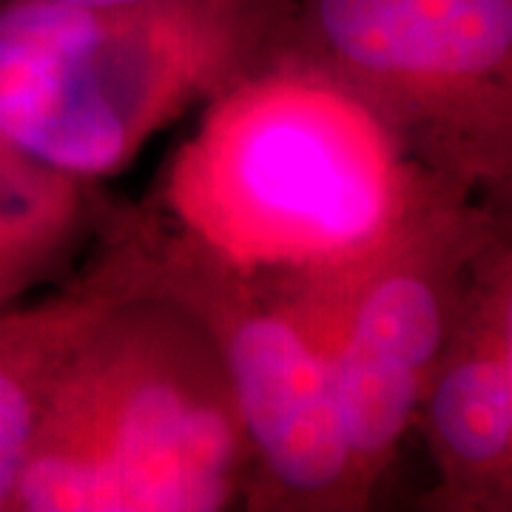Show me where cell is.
Returning <instances> with one entry per match:
<instances>
[{"instance_id":"obj_5","label":"cell","mask_w":512,"mask_h":512,"mask_svg":"<svg viewBox=\"0 0 512 512\" xmlns=\"http://www.w3.org/2000/svg\"><path fill=\"white\" fill-rule=\"evenodd\" d=\"M148 288L208 330L231 384L256 512H356L362 493L333 390L325 342L285 293L239 274L140 211Z\"/></svg>"},{"instance_id":"obj_4","label":"cell","mask_w":512,"mask_h":512,"mask_svg":"<svg viewBox=\"0 0 512 512\" xmlns=\"http://www.w3.org/2000/svg\"><path fill=\"white\" fill-rule=\"evenodd\" d=\"M268 57L365 100L447 188L510 205L512 0H282Z\"/></svg>"},{"instance_id":"obj_2","label":"cell","mask_w":512,"mask_h":512,"mask_svg":"<svg viewBox=\"0 0 512 512\" xmlns=\"http://www.w3.org/2000/svg\"><path fill=\"white\" fill-rule=\"evenodd\" d=\"M251 456L208 330L143 288L74 350L6 512H220Z\"/></svg>"},{"instance_id":"obj_10","label":"cell","mask_w":512,"mask_h":512,"mask_svg":"<svg viewBox=\"0 0 512 512\" xmlns=\"http://www.w3.org/2000/svg\"><path fill=\"white\" fill-rule=\"evenodd\" d=\"M52 3H72V6H97V9H134V6H248V9H268L279 15L282 0H52Z\"/></svg>"},{"instance_id":"obj_3","label":"cell","mask_w":512,"mask_h":512,"mask_svg":"<svg viewBox=\"0 0 512 512\" xmlns=\"http://www.w3.org/2000/svg\"><path fill=\"white\" fill-rule=\"evenodd\" d=\"M276 12L0 0V143L97 183L271 55Z\"/></svg>"},{"instance_id":"obj_7","label":"cell","mask_w":512,"mask_h":512,"mask_svg":"<svg viewBox=\"0 0 512 512\" xmlns=\"http://www.w3.org/2000/svg\"><path fill=\"white\" fill-rule=\"evenodd\" d=\"M413 427L427 441L439 476L421 498V510H512L510 222L476 256Z\"/></svg>"},{"instance_id":"obj_1","label":"cell","mask_w":512,"mask_h":512,"mask_svg":"<svg viewBox=\"0 0 512 512\" xmlns=\"http://www.w3.org/2000/svg\"><path fill=\"white\" fill-rule=\"evenodd\" d=\"M205 103L148 211L302 311L330 305L407 222L458 194L311 66L268 57Z\"/></svg>"},{"instance_id":"obj_9","label":"cell","mask_w":512,"mask_h":512,"mask_svg":"<svg viewBox=\"0 0 512 512\" xmlns=\"http://www.w3.org/2000/svg\"><path fill=\"white\" fill-rule=\"evenodd\" d=\"M89 191L0 143V308L63 265L92 214Z\"/></svg>"},{"instance_id":"obj_6","label":"cell","mask_w":512,"mask_h":512,"mask_svg":"<svg viewBox=\"0 0 512 512\" xmlns=\"http://www.w3.org/2000/svg\"><path fill=\"white\" fill-rule=\"evenodd\" d=\"M507 222V205L441 197L330 305L319 311L296 305L328 348L339 416L367 501L416 421L476 256Z\"/></svg>"},{"instance_id":"obj_8","label":"cell","mask_w":512,"mask_h":512,"mask_svg":"<svg viewBox=\"0 0 512 512\" xmlns=\"http://www.w3.org/2000/svg\"><path fill=\"white\" fill-rule=\"evenodd\" d=\"M146 285V234L140 214H131L63 288L0 308V512L9 510L63 367L111 308Z\"/></svg>"}]
</instances>
